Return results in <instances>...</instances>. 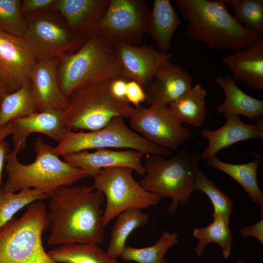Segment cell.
I'll return each mask as SVG.
<instances>
[{"instance_id":"obj_1","label":"cell","mask_w":263,"mask_h":263,"mask_svg":"<svg viewBox=\"0 0 263 263\" xmlns=\"http://www.w3.org/2000/svg\"><path fill=\"white\" fill-rule=\"evenodd\" d=\"M49 197V245L103 242V193L87 185L61 186Z\"/></svg>"},{"instance_id":"obj_2","label":"cell","mask_w":263,"mask_h":263,"mask_svg":"<svg viewBox=\"0 0 263 263\" xmlns=\"http://www.w3.org/2000/svg\"><path fill=\"white\" fill-rule=\"evenodd\" d=\"M176 4L192 42L204 43L212 50L235 52L263 39L240 24L223 0H176Z\"/></svg>"},{"instance_id":"obj_3","label":"cell","mask_w":263,"mask_h":263,"mask_svg":"<svg viewBox=\"0 0 263 263\" xmlns=\"http://www.w3.org/2000/svg\"><path fill=\"white\" fill-rule=\"evenodd\" d=\"M35 160L29 164L21 163L18 153L10 150L6 158L8 178L2 189L16 192L24 188L39 189L48 197L58 188L71 186L88 176L82 169L61 160L53 147L38 137L34 146Z\"/></svg>"},{"instance_id":"obj_4","label":"cell","mask_w":263,"mask_h":263,"mask_svg":"<svg viewBox=\"0 0 263 263\" xmlns=\"http://www.w3.org/2000/svg\"><path fill=\"white\" fill-rule=\"evenodd\" d=\"M122 74L113 44L96 35L75 52L60 58L57 68L58 85L66 97L78 88L111 80Z\"/></svg>"},{"instance_id":"obj_5","label":"cell","mask_w":263,"mask_h":263,"mask_svg":"<svg viewBox=\"0 0 263 263\" xmlns=\"http://www.w3.org/2000/svg\"><path fill=\"white\" fill-rule=\"evenodd\" d=\"M199 164L197 157L184 150L169 157L146 155L144 165L145 174L140 184L145 190L160 198L170 199L168 210L173 214L180 204H188L195 190L194 183Z\"/></svg>"},{"instance_id":"obj_6","label":"cell","mask_w":263,"mask_h":263,"mask_svg":"<svg viewBox=\"0 0 263 263\" xmlns=\"http://www.w3.org/2000/svg\"><path fill=\"white\" fill-rule=\"evenodd\" d=\"M111 80L81 87L67 97L64 111L69 131L97 130L106 126L115 116L129 119L136 113L138 109L127 100L112 94Z\"/></svg>"},{"instance_id":"obj_7","label":"cell","mask_w":263,"mask_h":263,"mask_svg":"<svg viewBox=\"0 0 263 263\" xmlns=\"http://www.w3.org/2000/svg\"><path fill=\"white\" fill-rule=\"evenodd\" d=\"M49 227L41 200L29 205L20 218H13L0 229V263H58L43 245L42 234Z\"/></svg>"},{"instance_id":"obj_8","label":"cell","mask_w":263,"mask_h":263,"mask_svg":"<svg viewBox=\"0 0 263 263\" xmlns=\"http://www.w3.org/2000/svg\"><path fill=\"white\" fill-rule=\"evenodd\" d=\"M123 117H113L106 126L95 131H68L58 144L53 147L58 156L83 150L110 148H127L169 157L172 152L157 146L129 127Z\"/></svg>"},{"instance_id":"obj_9","label":"cell","mask_w":263,"mask_h":263,"mask_svg":"<svg viewBox=\"0 0 263 263\" xmlns=\"http://www.w3.org/2000/svg\"><path fill=\"white\" fill-rule=\"evenodd\" d=\"M24 17L26 27L23 38L37 59L61 58L77 51L85 42L54 8Z\"/></svg>"},{"instance_id":"obj_10","label":"cell","mask_w":263,"mask_h":263,"mask_svg":"<svg viewBox=\"0 0 263 263\" xmlns=\"http://www.w3.org/2000/svg\"><path fill=\"white\" fill-rule=\"evenodd\" d=\"M132 171L126 167L106 168L93 177L92 188L103 193L106 201L102 216L104 227L127 209L141 210L159 203V197L145 190L134 180Z\"/></svg>"},{"instance_id":"obj_11","label":"cell","mask_w":263,"mask_h":263,"mask_svg":"<svg viewBox=\"0 0 263 263\" xmlns=\"http://www.w3.org/2000/svg\"><path fill=\"white\" fill-rule=\"evenodd\" d=\"M149 13L143 0H110L96 26L95 35L112 44L121 42L140 45L143 35L148 31Z\"/></svg>"},{"instance_id":"obj_12","label":"cell","mask_w":263,"mask_h":263,"mask_svg":"<svg viewBox=\"0 0 263 263\" xmlns=\"http://www.w3.org/2000/svg\"><path fill=\"white\" fill-rule=\"evenodd\" d=\"M131 128L149 142L177 152L191 136L190 130L183 127L167 106L151 104L138 109L129 119Z\"/></svg>"},{"instance_id":"obj_13","label":"cell","mask_w":263,"mask_h":263,"mask_svg":"<svg viewBox=\"0 0 263 263\" xmlns=\"http://www.w3.org/2000/svg\"><path fill=\"white\" fill-rule=\"evenodd\" d=\"M36 60L23 38L0 30V74L10 93L30 79Z\"/></svg>"},{"instance_id":"obj_14","label":"cell","mask_w":263,"mask_h":263,"mask_svg":"<svg viewBox=\"0 0 263 263\" xmlns=\"http://www.w3.org/2000/svg\"><path fill=\"white\" fill-rule=\"evenodd\" d=\"M123 70L122 77L142 86L149 84L159 66L170 61L173 54L164 53L151 45H133L124 42L113 43Z\"/></svg>"},{"instance_id":"obj_15","label":"cell","mask_w":263,"mask_h":263,"mask_svg":"<svg viewBox=\"0 0 263 263\" xmlns=\"http://www.w3.org/2000/svg\"><path fill=\"white\" fill-rule=\"evenodd\" d=\"M10 123L13 150L18 154L26 147L27 138L33 133L43 134L58 143L69 131L62 109H47L16 118Z\"/></svg>"},{"instance_id":"obj_16","label":"cell","mask_w":263,"mask_h":263,"mask_svg":"<svg viewBox=\"0 0 263 263\" xmlns=\"http://www.w3.org/2000/svg\"><path fill=\"white\" fill-rule=\"evenodd\" d=\"M144 155L143 152L133 150L100 149L93 152L83 150L62 157L66 163L82 169L88 176L93 177L100 169L113 167L130 168L137 174L144 176L145 170L142 158Z\"/></svg>"},{"instance_id":"obj_17","label":"cell","mask_w":263,"mask_h":263,"mask_svg":"<svg viewBox=\"0 0 263 263\" xmlns=\"http://www.w3.org/2000/svg\"><path fill=\"white\" fill-rule=\"evenodd\" d=\"M110 0H57L54 7L69 27L85 41L95 35L96 26Z\"/></svg>"},{"instance_id":"obj_18","label":"cell","mask_w":263,"mask_h":263,"mask_svg":"<svg viewBox=\"0 0 263 263\" xmlns=\"http://www.w3.org/2000/svg\"><path fill=\"white\" fill-rule=\"evenodd\" d=\"M59 58L37 59L30 75L32 90L39 112L53 108L64 110L67 97L57 79Z\"/></svg>"},{"instance_id":"obj_19","label":"cell","mask_w":263,"mask_h":263,"mask_svg":"<svg viewBox=\"0 0 263 263\" xmlns=\"http://www.w3.org/2000/svg\"><path fill=\"white\" fill-rule=\"evenodd\" d=\"M192 78L183 67L170 61L162 63L149 83L148 102L167 106L192 87Z\"/></svg>"},{"instance_id":"obj_20","label":"cell","mask_w":263,"mask_h":263,"mask_svg":"<svg viewBox=\"0 0 263 263\" xmlns=\"http://www.w3.org/2000/svg\"><path fill=\"white\" fill-rule=\"evenodd\" d=\"M256 121V124H246L240 119L239 116L233 115L227 117L225 124L217 130L203 129L201 135L207 139L208 144L200 158L207 160L216 155L221 150L241 141L263 139V117Z\"/></svg>"},{"instance_id":"obj_21","label":"cell","mask_w":263,"mask_h":263,"mask_svg":"<svg viewBox=\"0 0 263 263\" xmlns=\"http://www.w3.org/2000/svg\"><path fill=\"white\" fill-rule=\"evenodd\" d=\"M221 58L236 81L263 90V39Z\"/></svg>"},{"instance_id":"obj_22","label":"cell","mask_w":263,"mask_h":263,"mask_svg":"<svg viewBox=\"0 0 263 263\" xmlns=\"http://www.w3.org/2000/svg\"><path fill=\"white\" fill-rule=\"evenodd\" d=\"M214 83L220 86L225 94V99L216 109L226 118L231 115H244L251 120L263 117V100L255 98L242 91L231 75L218 76Z\"/></svg>"},{"instance_id":"obj_23","label":"cell","mask_w":263,"mask_h":263,"mask_svg":"<svg viewBox=\"0 0 263 263\" xmlns=\"http://www.w3.org/2000/svg\"><path fill=\"white\" fill-rule=\"evenodd\" d=\"M150 11L148 31L158 50L169 52L172 37L181 19L169 0H154Z\"/></svg>"},{"instance_id":"obj_24","label":"cell","mask_w":263,"mask_h":263,"mask_svg":"<svg viewBox=\"0 0 263 263\" xmlns=\"http://www.w3.org/2000/svg\"><path fill=\"white\" fill-rule=\"evenodd\" d=\"M206 161L208 167L225 173L237 181L252 201L261 207V217H263V192L257 181V171L261 161L259 156L257 155L253 160L242 164L222 161L216 155Z\"/></svg>"},{"instance_id":"obj_25","label":"cell","mask_w":263,"mask_h":263,"mask_svg":"<svg viewBox=\"0 0 263 263\" xmlns=\"http://www.w3.org/2000/svg\"><path fill=\"white\" fill-rule=\"evenodd\" d=\"M207 94L205 88L197 84L167 107L181 124L187 123L195 127H200L203 124L207 114L205 103Z\"/></svg>"},{"instance_id":"obj_26","label":"cell","mask_w":263,"mask_h":263,"mask_svg":"<svg viewBox=\"0 0 263 263\" xmlns=\"http://www.w3.org/2000/svg\"><path fill=\"white\" fill-rule=\"evenodd\" d=\"M58 263H119L103 251L96 244L81 243L66 244L47 251Z\"/></svg>"},{"instance_id":"obj_27","label":"cell","mask_w":263,"mask_h":263,"mask_svg":"<svg viewBox=\"0 0 263 263\" xmlns=\"http://www.w3.org/2000/svg\"><path fill=\"white\" fill-rule=\"evenodd\" d=\"M38 112L29 79L16 91L2 96L0 103V128L16 118Z\"/></svg>"},{"instance_id":"obj_28","label":"cell","mask_w":263,"mask_h":263,"mask_svg":"<svg viewBox=\"0 0 263 263\" xmlns=\"http://www.w3.org/2000/svg\"><path fill=\"white\" fill-rule=\"evenodd\" d=\"M110 234V241L106 252L116 259L120 256L126 247V241L132 231L146 225L149 215L141 210L127 209L117 217Z\"/></svg>"},{"instance_id":"obj_29","label":"cell","mask_w":263,"mask_h":263,"mask_svg":"<svg viewBox=\"0 0 263 263\" xmlns=\"http://www.w3.org/2000/svg\"><path fill=\"white\" fill-rule=\"evenodd\" d=\"M229 224L220 217H215L207 226L194 228L193 235L198 240V243L194 248L196 254L201 256L208 244L214 243L220 246L224 257L228 258L232 250L233 241Z\"/></svg>"},{"instance_id":"obj_30","label":"cell","mask_w":263,"mask_h":263,"mask_svg":"<svg viewBox=\"0 0 263 263\" xmlns=\"http://www.w3.org/2000/svg\"><path fill=\"white\" fill-rule=\"evenodd\" d=\"M178 236L175 232L165 230L153 245L143 248L127 245L120 257L124 260L136 263H166L165 255L169 248L178 243Z\"/></svg>"},{"instance_id":"obj_31","label":"cell","mask_w":263,"mask_h":263,"mask_svg":"<svg viewBox=\"0 0 263 263\" xmlns=\"http://www.w3.org/2000/svg\"><path fill=\"white\" fill-rule=\"evenodd\" d=\"M232 8L235 19L247 30L263 38V0H223Z\"/></svg>"},{"instance_id":"obj_32","label":"cell","mask_w":263,"mask_h":263,"mask_svg":"<svg viewBox=\"0 0 263 263\" xmlns=\"http://www.w3.org/2000/svg\"><path fill=\"white\" fill-rule=\"evenodd\" d=\"M47 198L48 196L37 189L24 188L15 193L5 191L0 188V229L25 206Z\"/></svg>"},{"instance_id":"obj_33","label":"cell","mask_w":263,"mask_h":263,"mask_svg":"<svg viewBox=\"0 0 263 263\" xmlns=\"http://www.w3.org/2000/svg\"><path fill=\"white\" fill-rule=\"evenodd\" d=\"M194 188L195 190L204 192L210 200L213 207V218L220 217L230 223L234 207L233 201L200 169L195 178Z\"/></svg>"},{"instance_id":"obj_34","label":"cell","mask_w":263,"mask_h":263,"mask_svg":"<svg viewBox=\"0 0 263 263\" xmlns=\"http://www.w3.org/2000/svg\"><path fill=\"white\" fill-rule=\"evenodd\" d=\"M20 0H0V30L23 38L26 21L21 13Z\"/></svg>"},{"instance_id":"obj_35","label":"cell","mask_w":263,"mask_h":263,"mask_svg":"<svg viewBox=\"0 0 263 263\" xmlns=\"http://www.w3.org/2000/svg\"><path fill=\"white\" fill-rule=\"evenodd\" d=\"M126 98L133 106L139 109L142 102H148L147 94L142 86L135 81L128 80L126 86Z\"/></svg>"},{"instance_id":"obj_36","label":"cell","mask_w":263,"mask_h":263,"mask_svg":"<svg viewBox=\"0 0 263 263\" xmlns=\"http://www.w3.org/2000/svg\"><path fill=\"white\" fill-rule=\"evenodd\" d=\"M57 0H22L21 10L23 16L29 14L53 8Z\"/></svg>"},{"instance_id":"obj_37","label":"cell","mask_w":263,"mask_h":263,"mask_svg":"<svg viewBox=\"0 0 263 263\" xmlns=\"http://www.w3.org/2000/svg\"><path fill=\"white\" fill-rule=\"evenodd\" d=\"M261 218L256 223L241 228L239 233L243 237H253L263 244V218Z\"/></svg>"},{"instance_id":"obj_38","label":"cell","mask_w":263,"mask_h":263,"mask_svg":"<svg viewBox=\"0 0 263 263\" xmlns=\"http://www.w3.org/2000/svg\"><path fill=\"white\" fill-rule=\"evenodd\" d=\"M127 82V79L122 76L112 79L110 85L112 94L118 98L127 100L126 92Z\"/></svg>"},{"instance_id":"obj_39","label":"cell","mask_w":263,"mask_h":263,"mask_svg":"<svg viewBox=\"0 0 263 263\" xmlns=\"http://www.w3.org/2000/svg\"><path fill=\"white\" fill-rule=\"evenodd\" d=\"M10 151L9 145L7 141L5 139L1 141L0 142V188L3 168L7 155Z\"/></svg>"},{"instance_id":"obj_40","label":"cell","mask_w":263,"mask_h":263,"mask_svg":"<svg viewBox=\"0 0 263 263\" xmlns=\"http://www.w3.org/2000/svg\"><path fill=\"white\" fill-rule=\"evenodd\" d=\"M12 126L9 123L5 126L0 128V142L5 140L8 136L11 135Z\"/></svg>"},{"instance_id":"obj_41","label":"cell","mask_w":263,"mask_h":263,"mask_svg":"<svg viewBox=\"0 0 263 263\" xmlns=\"http://www.w3.org/2000/svg\"><path fill=\"white\" fill-rule=\"evenodd\" d=\"M10 91L5 83L4 82L1 75L0 74V96L9 94Z\"/></svg>"},{"instance_id":"obj_42","label":"cell","mask_w":263,"mask_h":263,"mask_svg":"<svg viewBox=\"0 0 263 263\" xmlns=\"http://www.w3.org/2000/svg\"><path fill=\"white\" fill-rule=\"evenodd\" d=\"M236 263H245L242 260H238V261Z\"/></svg>"},{"instance_id":"obj_43","label":"cell","mask_w":263,"mask_h":263,"mask_svg":"<svg viewBox=\"0 0 263 263\" xmlns=\"http://www.w3.org/2000/svg\"><path fill=\"white\" fill-rule=\"evenodd\" d=\"M1 97H2V96H0V101H1Z\"/></svg>"}]
</instances>
